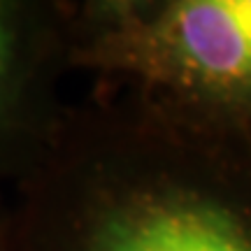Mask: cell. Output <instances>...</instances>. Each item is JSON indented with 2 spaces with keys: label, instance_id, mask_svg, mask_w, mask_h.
<instances>
[{
  "label": "cell",
  "instance_id": "obj_1",
  "mask_svg": "<svg viewBox=\"0 0 251 251\" xmlns=\"http://www.w3.org/2000/svg\"><path fill=\"white\" fill-rule=\"evenodd\" d=\"M9 200V251H251V128L98 81Z\"/></svg>",
  "mask_w": 251,
  "mask_h": 251
},
{
  "label": "cell",
  "instance_id": "obj_2",
  "mask_svg": "<svg viewBox=\"0 0 251 251\" xmlns=\"http://www.w3.org/2000/svg\"><path fill=\"white\" fill-rule=\"evenodd\" d=\"M72 72L251 128V0H65Z\"/></svg>",
  "mask_w": 251,
  "mask_h": 251
},
{
  "label": "cell",
  "instance_id": "obj_3",
  "mask_svg": "<svg viewBox=\"0 0 251 251\" xmlns=\"http://www.w3.org/2000/svg\"><path fill=\"white\" fill-rule=\"evenodd\" d=\"M65 0H0V181L37 165L61 126L70 75Z\"/></svg>",
  "mask_w": 251,
  "mask_h": 251
},
{
  "label": "cell",
  "instance_id": "obj_4",
  "mask_svg": "<svg viewBox=\"0 0 251 251\" xmlns=\"http://www.w3.org/2000/svg\"><path fill=\"white\" fill-rule=\"evenodd\" d=\"M9 188L0 181V251H9V226H12V200Z\"/></svg>",
  "mask_w": 251,
  "mask_h": 251
}]
</instances>
